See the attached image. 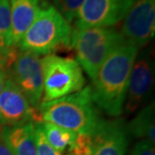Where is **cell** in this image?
<instances>
[{
	"instance_id": "1",
	"label": "cell",
	"mask_w": 155,
	"mask_h": 155,
	"mask_svg": "<svg viewBox=\"0 0 155 155\" xmlns=\"http://www.w3.org/2000/svg\"><path fill=\"white\" fill-rule=\"evenodd\" d=\"M139 49L128 42L122 45L108 57L92 79V101L108 116L116 117L123 112L129 77Z\"/></svg>"
},
{
	"instance_id": "2",
	"label": "cell",
	"mask_w": 155,
	"mask_h": 155,
	"mask_svg": "<svg viewBox=\"0 0 155 155\" xmlns=\"http://www.w3.org/2000/svg\"><path fill=\"white\" fill-rule=\"evenodd\" d=\"M38 115L41 122H49L77 134L91 135L101 121L91 98V85L59 99L41 103Z\"/></svg>"
},
{
	"instance_id": "3",
	"label": "cell",
	"mask_w": 155,
	"mask_h": 155,
	"mask_svg": "<svg viewBox=\"0 0 155 155\" xmlns=\"http://www.w3.org/2000/svg\"><path fill=\"white\" fill-rule=\"evenodd\" d=\"M69 22L53 5L46 3L24 34L18 48L38 55L53 54L61 47H71Z\"/></svg>"
},
{
	"instance_id": "4",
	"label": "cell",
	"mask_w": 155,
	"mask_h": 155,
	"mask_svg": "<svg viewBox=\"0 0 155 155\" xmlns=\"http://www.w3.org/2000/svg\"><path fill=\"white\" fill-rule=\"evenodd\" d=\"M127 41L121 32L110 28H75L71 48H74L78 63L93 79L108 57Z\"/></svg>"
},
{
	"instance_id": "5",
	"label": "cell",
	"mask_w": 155,
	"mask_h": 155,
	"mask_svg": "<svg viewBox=\"0 0 155 155\" xmlns=\"http://www.w3.org/2000/svg\"><path fill=\"white\" fill-rule=\"evenodd\" d=\"M41 62L43 78L41 103L59 99L84 87L83 70L76 60L49 54L41 58Z\"/></svg>"
},
{
	"instance_id": "6",
	"label": "cell",
	"mask_w": 155,
	"mask_h": 155,
	"mask_svg": "<svg viewBox=\"0 0 155 155\" xmlns=\"http://www.w3.org/2000/svg\"><path fill=\"white\" fill-rule=\"evenodd\" d=\"M11 67V78L28 99L30 105L38 110L43 96V78L40 55L20 49Z\"/></svg>"
},
{
	"instance_id": "7",
	"label": "cell",
	"mask_w": 155,
	"mask_h": 155,
	"mask_svg": "<svg viewBox=\"0 0 155 155\" xmlns=\"http://www.w3.org/2000/svg\"><path fill=\"white\" fill-rule=\"evenodd\" d=\"M134 0H84L76 17V28H109L126 17Z\"/></svg>"
},
{
	"instance_id": "8",
	"label": "cell",
	"mask_w": 155,
	"mask_h": 155,
	"mask_svg": "<svg viewBox=\"0 0 155 155\" xmlns=\"http://www.w3.org/2000/svg\"><path fill=\"white\" fill-rule=\"evenodd\" d=\"M122 35L128 43L143 48L155 33V0H134L123 19Z\"/></svg>"
},
{
	"instance_id": "9",
	"label": "cell",
	"mask_w": 155,
	"mask_h": 155,
	"mask_svg": "<svg viewBox=\"0 0 155 155\" xmlns=\"http://www.w3.org/2000/svg\"><path fill=\"white\" fill-rule=\"evenodd\" d=\"M29 122H41L38 110L30 105L15 82L8 78L0 94V125L15 127Z\"/></svg>"
},
{
	"instance_id": "10",
	"label": "cell",
	"mask_w": 155,
	"mask_h": 155,
	"mask_svg": "<svg viewBox=\"0 0 155 155\" xmlns=\"http://www.w3.org/2000/svg\"><path fill=\"white\" fill-rule=\"evenodd\" d=\"M154 79V61L148 52L137 55L134 63L123 105L126 114L138 110L148 97Z\"/></svg>"
},
{
	"instance_id": "11",
	"label": "cell",
	"mask_w": 155,
	"mask_h": 155,
	"mask_svg": "<svg viewBox=\"0 0 155 155\" xmlns=\"http://www.w3.org/2000/svg\"><path fill=\"white\" fill-rule=\"evenodd\" d=\"M92 140V155H125L127 127L122 120H101Z\"/></svg>"
},
{
	"instance_id": "12",
	"label": "cell",
	"mask_w": 155,
	"mask_h": 155,
	"mask_svg": "<svg viewBox=\"0 0 155 155\" xmlns=\"http://www.w3.org/2000/svg\"><path fill=\"white\" fill-rule=\"evenodd\" d=\"M47 0H10L12 46L18 47Z\"/></svg>"
},
{
	"instance_id": "13",
	"label": "cell",
	"mask_w": 155,
	"mask_h": 155,
	"mask_svg": "<svg viewBox=\"0 0 155 155\" xmlns=\"http://www.w3.org/2000/svg\"><path fill=\"white\" fill-rule=\"evenodd\" d=\"M0 135L13 155H36L35 123L3 127Z\"/></svg>"
},
{
	"instance_id": "14",
	"label": "cell",
	"mask_w": 155,
	"mask_h": 155,
	"mask_svg": "<svg viewBox=\"0 0 155 155\" xmlns=\"http://www.w3.org/2000/svg\"><path fill=\"white\" fill-rule=\"evenodd\" d=\"M127 131L136 138L147 140L155 143V110L153 102L142 108L127 124Z\"/></svg>"
},
{
	"instance_id": "15",
	"label": "cell",
	"mask_w": 155,
	"mask_h": 155,
	"mask_svg": "<svg viewBox=\"0 0 155 155\" xmlns=\"http://www.w3.org/2000/svg\"><path fill=\"white\" fill-rule=\"evenodd\" d=\"M45 138L50 146L59 153L68 148L77 136V133L49 122H40Z\"/></svg>"
},
{
	"instance_id": "16",
	"label": "cell",
	"mask_w": 155,
	"mask_h": 155,
	"mask_svg": "<svg viewBox=\"0 0 155 155\" xmlns=\"http://www.w3.org/2000/svg\"><path fill=\"white\" fill-rule=\"evenodd\" d=\"M0 38L5 49L13 47L10 0H0Z\"/></svg>"
},
{
	"instance_id": "17",
	"label": "cell",
	"mask_w": 155,
	"mask_h": 155,
	"mask_svg": "<svg viewBox=\"0 0 155 155\" xmlns=\"http://www.w3.org/2000/svg\"><path fill=\"white\" fill-rule=\"evenodd\" d=\"M84 0H53L54 8L67 22H72L76 17Z\"/></svg>"
},
{
	"instance_id": "18",
	"label": "cell",
	"mask_w": 155,
	"mask_h": 155,
	"mask_svg": "<svg viewBox=\"0 0 155 155\" xmlns=\"http://www.w3.org/2000/svg\"><path fill=\"white\" fill-rule=\"evenodd\" d=\"M70 154L92 155L93 153V140L92 135L85 134H77V136L68 147Z\"/></svg>"
},
{
	"instance_id": "19",
	"label": "cell",
	"mask_w": 155,
	"mask_h": 155,
	"mask_svg": "<svg viewBox=\"0 0 155 155\" xmlns=\"http://www.w3.org/2000/svg\"><path fill=\"white\" fill-rule=\"evenodd\" d=\"M35 142L36 155H61L47 141L39 123H35Z\"/></svg>"
},
{
	"instance_id": "20",
	"label": "cell",
	"mask_w": 155,
	"mask_h": 155,
	"mask_svg": "<svg viewBox=\"0 0 155 155\" xmlns=\"http://www.w3.org/2000/svg\"><path fill=\"white\" fill-rule=\"evenodd\" d=\"M132 155H155L154 144L147 140H141L134 145Z\"/></svg>"
},
{
	"instance_id": "21",
	"label": "cell",
	"mask_w": 155,
	"mask_h": 155,
	"mask_svg": "<svg viewBox=\"0 0 155 155\" xmlns=\"http://www.w3.org/2000/svg\"><path fill=\"white\" fill-rule=\"evenodd\" d=\"M0 155H13L1 135H0Z\"/></svg>"
},
{
	"instance_id": "22",
	"label": "cell",
	"mask_w": 155,
	"mask_h": 155,
	"mask_svg": "<svg viewBox=\"0 0 155 155\" xmlns=\"http://www.w3.org/2000/svg\"><path fill=\"white\" fill-rule=\"evenodd\" d=\"M7 71L5 69H4L3 67H0V94L2 92V90L5 86V84L7 79Z\"/></svg>"
},
{
	"instance_id": "23",
	"label": "cell",
	"mask_w": 155,
	"mask_h": 155,
	"mask_svg": "<svg viewBox=\"0 0 155 155\" xmlns=\"http://www.w3.org/2000/svg\"><path fill=\"white\" fill-rule=\"evenodd\" d=\"M5 50V48H4V45H3V42H2V40L0 38V54L2 53V52H4Z\"/></svg>"
},
{
	"instance_id": "24",
	"label": "cell",
	"mask_w": 155,
	"mask_h": 155,
	"mask_svg": "<svg viewBox=\"0 0 155 155\" xmlns=\"http://www.w3.org/2000/svg\"><path fill=\"white\" fill-rule=\"evenodd\" d=\"M2 126H1V125H0V134H1V131H2Z\"/></svg>"
},
{
	"instance_id": "25",
	"label": "cell",
	"mask_w": 155,
	"mask_h": 155,
	"mask_svg": "<svg viewBox=\"0 0 155 155\" xmlns=\"http://www.w3.org/2000/svg\"><path fill=\"white\" fill-rule=\"evenodd\" d=\"M67 155H72V154H70V153H69V154H67Z\"/></svg>"
}]
</instances>
